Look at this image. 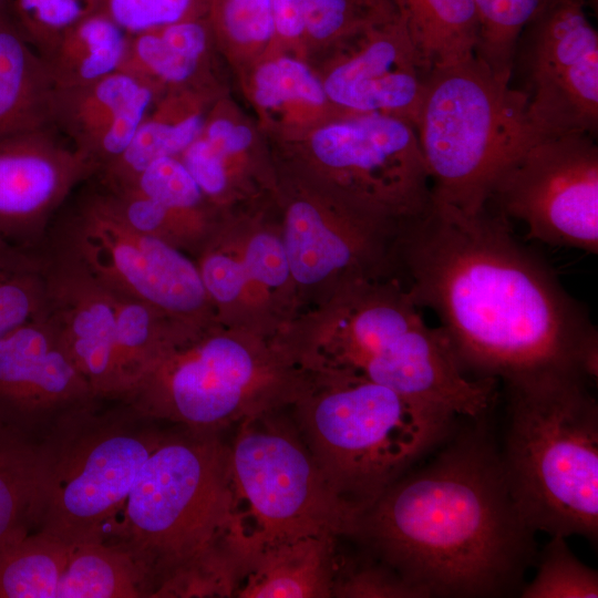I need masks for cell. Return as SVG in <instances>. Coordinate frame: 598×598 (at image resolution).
Wrapping results in <instances>:
<instances>
[{"mask_svg": "<svg viewBox=\"0 0 598 598\" xmlns=\"http://www.w3.org/2000/svg\"><path fill=\"white\" fill-rule=\"evenodd\" d=\"M230 499L227 445L217 433L165 431L105 538L112 535L133 554L154 590L178 565L224 539Z\"/></svg>", "mask_w": 598, "mask_h": 598, "instance_id": "obj_7", "label": "cell"}, {"mask_svg": "<svg viewBox=\"0 0 598 598\" xmlns=\"http://www.w3.org/2000/svg\"><path fill=\"white\" fill-rule=\"evenodd\" d=\"M207 1H208V3H209L210 0H207Z\"/></svg>", "mask_w": 598, "mask_h": 598, "instance_id": "obj_45", "label": "cell"}, {"mask_svg": "<svg viewBox=\"0 0 598 598\" xmlns=\"http://www.w3.org/2000/svg\"><path fill=\"white\" fill-rule=\"evenodd\" d=\"M348 308L328 350L319 354L328 375L355 374L458 417L488 414L498 382L467 375L406 290L367 286Z\"/></svg>", "mask_w": 598, "mask_h": 598, "instance_id": "obj_8", "label": "cell"}, {"mask_svg": "<svg viewBox=\"0 0 598 598\" xmlns=\"http://www.w3.org/2000/svg\"><path fill=\"white\" fill-rule=\"evenodd\" d=\"M42 484L40 439L0 417V545L38 526Z\"/></svg>", "mask_w": 598, "mask_h": 598, "instance_id": "obj_28", "label": "cell"}, {"mask_svg": "<svg viewBox=\"0 0 598 598\" xmlns=\"http://www.w3.org/2000/svg\"><path fill=\"white\" fill-rule=\"evenodd\" d=\"M332 597L417 598L401 577L367 553L357 559L338 555Z\"/></svg>", "mask_w": 598, "mask_h": 598, "instance_id": "obj_40", "label": "cell"}, {"mask_svg": "<svg viewBox=\"0 0 598 598\" xmlns=\"http://www.w3.org/2000/svg\"><path fill=\"white\" fill-rule=\"evenodd\" d=\"M227 457L231 499L224 539L246 573L279 544L352 534L358 513L330 486L295 427L268 412L250 417L238 424Z\"/></svg>", "mask_w": 598, "mask_h": 598, "instance_id": "obj_6", "label": "cell"}, {"mask_svg": "<svg viewBox=\"0 0 598 598\" xmlns=\"http://www.w3.org/2000/svg\"><path fill=\"white\" fill-rule=\"evenodd\" d=\"M199 334L168 350L117 402L154 421L202 433H218L275 408L267 367L246 344Z\"/></svg>", "mask_w": 598, "mask_h": 598, "instance_id": "obj_11", "label": "cell"}, {"mask_svg": "<svg viewBox=\"0 0 598 598\" xmlns=\"http://www.w3.org/2000/svg\"><path fill=\"white\" fill-rule=\"evenodd\" d=\"M487 207L529 238L598 251V147L592 135L537 138L496 182Z\"/></svg>", "mask_w": 598, "mask_h": 598, "instance_id": "obj_13", "label": "cell"}, {"mask_svg": "<svg viewBox=\"0 0 598 598\" xmlns=\"http://www.w3.org/2000/svg\"><path fill=\"white\" fill-rule=\"evenodd\" d=\"M299 432L337 495L358 514L457 426L453 413L355 374L300 405Z\"/></svg>", "mask_w": 598, "mask_h": 598, "instance_id": "obj_4", "label": "cell"}, {"mask_svg": "<svg viewBox=\"0 0 598 598\" xmlns=\"http://www.w3.org/2000/svg\"><path fill=\"white\" fill-rule=\"evenodd\" d=\"M272 54H290L308 61L305 24L296 0H272V35L262 56Z\"/></svg>", "mask_w": 598, "mask_h": 598, "instance_id": "obj_44", "label": "cell"}, {"mask_svg": "<svg viewBox=\"0 0 598 598\" xmlns=\"http://www.w3.org/2000/svg\"><path fill=\"white\" fill-rule=\"evenodd\" d=\"M536 573L525 582L522 598H597V570L580 561L566 537L550 536L537 554Z\"/></svg>", "mask_w": 598, "mask_h": 598, "instance_id": "obj_37", "label": "cell"}, {"mask_svg": "<svg viewBox=\"0 0 598 598\" xmlns=\"http://www.w3.org/2000/svg\"><path fill=\"white\" fill-rule=\"evenodd\" d=\"M72 542L39 529L0 545V598H56Z\"/></svg>", "mask_w": 598, "mask_h": 598, "instance_id": "obj_31", "label": "cell"}, {"mask_svg": "<svg viewBox=\"0 0 598 598\" xmlns=\"http://www.w3.org/2000/svg\"><path fill=\"white\" fill-rule=\"evenodd\" d=\"M337 539L334 536L315 535L266 549L250 565L236 597H332Z\"/></svg>", "mask_w": 598, "mask_h": 598, "instance_id": "obj_24", "label": "cell"}, {"mask_svg": "<svg viewBox=\"0 0 598 598\" xmlns=\"http://www.w3.org/2000/svg\"><path fill=\"white\" fill-rule=\"evenodd\" d=\"M415 305L433 311L462 370L513 385L598 378V334L548 266L486 206L435 202L399 233Z\"/></svg>", "mask_w": 598, "mask_h": 598, "instance_id": "obj_1", "label": "cell"}, {"mask_svg": "<svg viewBox=\"0 0 598 598\" xmlns=\"http://www.w3.org/2000/svg\"><path fill=\"white\" fill-rule=\"evenodd\" d=\"M245 573L221 539L169 571L150 598L236 597Z\"/></svg>", "mask_w": 598, "mask_h": 598, "instance_id": "obj_35", "label": "cell"}, {"mask_svg": "<svg viewBox=\"0 0 598 598\" xmlns=\"http://www.w3.org/2000/svg\"><path fill=\"white\" fill-rule=\"evenodd\" d=\"M97 167L51 127L0 138V236L28 247H42L49 223L81 182Z\"/></svg>", "mask_w": 598, "mask_h": 598, "instance_id": "obj_17", "label": "cell"}, {"mask_svg": "<svg viewBox=\"0 0 598 598\" xmlns=\"http://www.w3.org/2000/svg\"><path fill=\"white\" fill-rule=\"evenodd\" d=\"M414 47L432 71L475 55L478 20L473 0H395Z\"/></svg>", "mask_w": 598, "mask_h": 598, "instance_id": "obj_30", "label": "cell"}, {"mask_svg": "<svg viewBox=\"0 0 598 598\" xmlns=\"http://www.w3.org/2000/svg\"><path fill=\"white\" fill-rule=\"evenodd\" d=\"M48 319L99 400L113 401L115 299L64 245L48 236Z\"/></svg>", "mask_w": 598, "mask_h": 598, "instance_id": "obj_18", "label": "cell"}, {"mask_svg": "<svg viewBox=\"0 0 598 598\" xmlns=\"http://www.w3.org/2000/svg\"><path fill=\"white\" fill-rule=\"evenodd\" d=\"M102 401L48 319L0 340V417L41 439L61 417Z\"/></svg>", "mask_w": 598, "mask_h": 598, "instance_id": "obj_16", "label": "cell"}, {"mask_svg": "<svg viewBox=\"0 0 598 598\" xmlns=\"http://www.w3.org/2000/svg\"><path fill=\"white\" fill-rule=\"evenodd\" d=\"M199 271L208 300L234 301L248 281L241 262L219 249H209L202 258Z\"/></svg>", "mask_w": 598, "mask_h": 598, "instance_id": "obj_42", "label": "cell"}, {"mask_svg": "<svg viewBox=\"0 0 598 598\" xmlns=\"http://www.w3.org/2000/svg\"><path fill=\"white\" fill-rule=\"evenodd\" d=\"M43 246L28 248L0 236V340L23 324L47 317Z\"/></svg>", "mask_w": 598, "mask_h": 598, "instance_id": "obj_32", "label": "cell"}, {"mask_svg": "<svg viewBox=\"0 0 598 598\" xmlns=\"http://www.w3.org/2000/svg\"><path fill=\"white\" fill-rule=\"evenodd\" d=\"M226 92L220 81L163 92L125 152L96 174L102 187L125 186L153 162L178 157L200 132L213 104Z\"/></svg>", "mask_w": 598, "mask_h": 598, "instance_id": "obj_21", "label": "cell"}, {"mask_svg": "<svg viewBox=\"0 0 598 598\" xmlns=\"http://www.w3.org/2000/svg\"><path fill=\"white\" fill-rule=\"evenodd\" d=\"M122 187L134 188L174 214L203 226L205 224L208 199L178 157L153 162Z\"/></svg>", "mask_w": 598, "mask_h": 598, "instance_id": "obj_38", "label": "cell"}, {"mask_svg": "<svg viewBox=\"0 0 598 598\" xmlns=\"http://www.w3.org/2000/svg\"><path fill=\"white\" fill-rule=\"evenodd\" d=\"M113 295V293H112ZM115 299L114 399L127 395L173 347L196 332L154 307L128 297Z\"/></svg>", "mask_w": 598, "mask_h": 598, "instance_id": "obj_26", "label": "cell"}, {"mask_svg": "<svg viewBox=\"0 0 598 598\" xmlns=\"http://www.w3.org/2000/svg\"><path fill=\"white\" fill-rule=\"evenodd\" d=\"M522 50L526 115L536 138L594 135L598 126V33L582 0H551Z\"/></svg>", "mask_w": 598, "mask_h": 598, "instance_id": "obj_14", "label": "cell"}, {"mask_svg": "<svg viewBox=\"0 0 598 598\" xmlns=\"http://www.w3.org/2000/svg\"><path fill=\"white\" fill-rule=\"evenodd\" d=\"M361 511L352 534L417 598L516 597L537 559L487 415L466 417Z\"/></svg>", "mask_w": 598, "mask_h": 598, "instance_id": "obj_2", "label": "cell"}, {"mask_svg": "<svg viewBox=\"0 0 598 598\" xmlns=\"http://www.w3.org/2000/svg\"><path fill=\"white\" fill-rule=\"evenodd\" d=\"M296 1L303 19L309 63L395 3V0Z\"/></svg>", "mask_w": 598, "mask_h": 598, "instance_id": "obj_36", "label": "cell"}, {"mask_svg": "<svg viewBox=\"0 0 598 598\" xmlns=\"http://www.w3.org/2000/svg\"><path fill=\"white\" fill-rule=\"evenodd\" d=\"M49 236L113 295L143 301L193 328L207 308L197 266L178 248L132 227L102 190L85 197Z\"/></svg>", "mask_w": 598, "mask_h": 598, "instance_id": "obj_12", "label": "cell"}, {"mask_svg": "<svg viewBox=\"0 0 598 598\" xmlns=\"http://www.w3.org/2000/svg\"><path fill=\"white\" fill-rule=\"evenodd\" d=\"M526 102L476 55L430 72L415 128L435 202L486 208L498 178L537 140Z\"/></svg>", "mask_w": 598, "mask_h": 598, "instance_id": "obj_5", "label": "cell"}, {"mask_svg": "<svg viewBox=\"0 0 598 598\" xmlns=\"http://www.w3.org/2000/svg\"><path fill=\"white\" fill-rule=\"evenodd\" d=\"M501 460L525 523L549 536L598 537V402L577 375L505 385Z\"/></svg>", "mask_w": 598, "mask_h": 598, "instance_id": "obj_3", "label": "cell"}, {"mask_svg": "<svg viewBox=\"0 0 598 598\" xmlns=\"http://www.w3.org/2000/svg\"><path fill=\"white\" fill-rule=\"evenodd\" d=\"M241 265L248 280L269 287L281 286L290 274L282 241L268 233L251 238Z\"/></svg>", "mask_w": 598, "mask_h": 598, "instance_id": "obj_43", "label": "cell"}, {"mask_svg": "<svg viewBox=\"0 0 598 598\" xmlns=\"http://www.w3.org/2000/svg\"><path fill=\"white\" fill-rule=\"evenodd\" d=\"M207 19L217 52L239 75L270 43L272 0H210Z\"/></svg>", "mask_w": 598, "mask_h": 598, "instance_id": "obj_33", "label": "cell"}, {"mask_svg": "<svg viewBox=\"0 0 598 598\" xmlns=\"http://www.w3.org/2000/svg\"><path fill=\"white\" fill-rule=\"evenodd\" d=\"M16 22L43 55L72 25L100 11L99 0H13Z\"/></svg>", "mask_w": 598, "mask_h": 598, "instance_id": "obj_39", "label": "cell"}, {"mask_svg": "<svg viewBox=\"0 0 598 598\" xmlns=\"http://www.w3.org/2000/svg\"><path fill=\"white\" fill-rule=\"evenodd\" d=\"M275 144L327 177L344 205L380 226L400 231L432 205L416 128L406 120L343 115Z\"/></svg>", "mask_w": 598, "mask_h": 598, "instance_id": "obj_10", "label": "cell"}, {"mask_svg": "<svg viewBox=\"0 0 598 598\" xmlns=\"http://www.w3.org/2000/svg\"><path fill=\"white\" fill-rule=\"evenodd\" d=\"M130 34L102 11L79 21L42 55L56 90L83 86L123 69Z\"/></svg>", "mask_w": 598, "mask_h": 598, "instance_id": "obj_27", "label": "cell"}, {"mask_svg": "<svg viewBox=\"0 0 598 598\" xmlns=\"http://www.w3.org/2000/svg\"><path fill=\"white\" fill-rule=\"evenodd\" d=\"M151 577L123 545L109 539L72 542L56 598H150Z\"/></svg>", "mask_w": 598, "mask_h": 598, "instance_id": "obj_29", "label": "cell"}, {"mask_svg": "<svg viewBox=\"0 0 598 598\" xmlns=\"http://www.w3.org/2000/svg\"><path fill=\"white\" fill-rule=\"evenodd\" d=\"M162 93L144 79L120 70L83 86L55 90L53 126L100 172L125 152Z\"/></svg>", "mask_w": 598, "mask_h": 598, "instance_id": "obj_19", "label": "cell"}, {"mask_svg": "<svg viewBox=\"0 0 598 598\" xmlns=\"http://www.w3.org/2000/svg\"><path fill=\"white\" fill-rule=\"evenodd\" d=\"M310 64L343 115H390L415 126L431 71L396 2Z\"/></svg>", "mask_w": 598, "mask_h": 598, "instance_id": "obj_15", "label": "cell"}, {"mask_svg": "<svg viewBox=\"0 0 598 598\" xmlns=\"http://www.w3.org/2000/svg\"><path fill=\"white\" fill-rule=\"evenodd\" d=\"M237 78L259 130L272 142L299 136L343 116L311 64L295 55L262 56Z\"/></svg>", "mask_w": 598, "mask_h": 598, "instance_id": "obj_20", "label": "cell"}, {"mask_svg": "<svg viewBox=\"0 0 598 598\" xmlns=\"http://www.w3.org/2000/svg\"><path fill=\"white\" fill-rule=\"evenodd\" d=\"M215 51L207 16L188 18L130 34L122 70L162 92L212 83Z\"/></svg>", "mask_w": 598, "mask_h": 598, "instance_id": "obj_22", "label": "cell"}, {"mask_svg": "<svg viewBox=\"0 0 598 598\" xmlns=\"http://www.w3.org/2000/svg\"><path fill=\"white\" fill-rule=\"evenodd\" d=\"M207 0H99L100 11L128 34L207 16Z\"/></svg>", "mask_w": 598, "mask_h": 598, "instance_id": "obj_41", "label": "cell"}, {"mask_svg": "<svg viewBox=\"0 0 598 598\" xmlns=\"http://www.w3.org/2000/svg\"><path fill=\"white\" fill-rule=\"evenodd\" d=\"M101 402L64 415L40 439L38 528L69 542L105 539L165 432L122 402L105 411Z\"/></svg>", "mask_w": 598, "mask_h": 598, "instance_id": "obj_9", "label": "cell"}, {"mask_svg": "<svg viewBox=\"0 0 598 598\" xmlns=\"http://www.w3.org/2000/svg\"><path fill=\"white\" fill-rule=\"evenodd\" d=\"M374 227L362 225L340 231L327 223L317 202L295 198L287 207L282 241L290 274L298 282L311 285L355 265L371 249L367 235Z\"/></svg>", "mask_w": 598, "mask_h": 598, "instance_id": "obj_25", "label": "cell"}, {"mask_svg": "<svg viewBox=\"0 0 598 598\" xmlns=\"http://www.w3.org/2000/svg\"><path fill=\"white\" fill-rule=\"evenodd\" d=\"M551 0H473L478 20L475 55L501 80L511 82L523 31Z\"/></svg>", "mask_w": 598, "mask_h": 598, "instance_id": "obj_34", "label": "cell"}, {"mask_svg": "<svg viewBox=\"0 0 598 598\" xmlns=\"http://www.w3.org/2000/svg\"><path fill=\"white\" fill-rule=\"evenodd\" d=\"M55 90L43 56L0 8V138L52 127Z\"/></svg>", "mask_w": 598, "mask_h": 598, "instance_id": "obj_23", "label": "cell"}]
</instances>
